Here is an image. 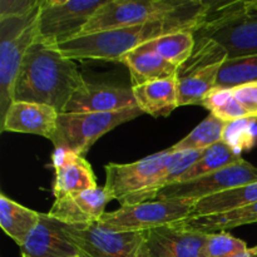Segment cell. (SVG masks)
<instances>
[{"label":"cell","mask_w":257,"mask_h":257,"mask_svg":"<svg viewBox=\"0 0 257 257\" xmlns=\"http://www.w3.org/2000/svg\"><path fill=\"white\" fill-rule=\"evenodd\" d=\"M257 222V202L237 210L228 212L217 213V215L197 216L188 217L187 220L181 221L186 228L193 231H200L203 233H216L238 227V226L250 225Z\"/></svg>","instance_id":"24"},{"label":"cell","mask_w":257,"mask_h":257,"mask_svg":"<svg viewBox=\"0 0 257 257\" xmlns=\"http://www.w3.org/2000/svg\"><path fill=\"white\" fill-rule=\"evenodd\" d=\"M212 5V2L186 0L182 7L162 19L132 27L82 34L55 48L63 57L72 60L119 62L125 53L163 35L186 30L196 33Z\"/></svg>","instance_id":"1"},{"label":"cell","mask_w":257,"mask_h":257,"mask_svg":"<svg viewBox=\"0 0 257 257\" xmlns=\"http://www.w3.org/2000/svg\"><path fill=\"white\" fill-rule=\"evenodd\" d=\"M107 0H40L37 42L57 47L82 35Z\"/></svg>","instance_id":"7"},{"label":"cell","mask_w":257,"mask_h":257,"mask_svg":"<svg viewBox=\"0 0 257 257\" xmlns=\"http://www.w3.org/2000/svg\"><path fill=\"white\" fill-rule=\"evenodd\" d=\"M110 201L104 186L75 195L57 198L48 216L67 225H90L99 222Z\"/></svg>","instance_id":"15"},{"label":"cell","mask_w":257,"mask_h":257,"mask_svg":"<svg viewBox=\"0 0 257 257\" xmlns=\"http://www.w3.org/2000/svg\"><path fill=\"white\" fill-rule=\"evenodd\" d=\"M242 160L243 158L241 157L240 153H237L230 146L226 145L223 141H221L203 151L201 157L178 178L177 182H187V181L196 180V178L210 175V173L222 170L231 165H235Z\"/></svg>","instance_id":"25"},{"label":"cell","mask_w":257,"mask_h":257,"mask_svg":"<svg viewBox=\"0 0 257 257\" xmlns=\"http://www.w3.org/2000/svg\"><path fill=\"white\" fill-rule=\"evenodd\" d=\"M257 118L247 117L227 123L222 141L240 153L253 147L257 138Z\"/></svg>","instance_id":"30"},{"label":"cell","mask_w":257,"mask_h":257,"mask_svg":"<svg viewBox=\"0 0 257 257\" xmlns=\"http://www.w3.org/2000/svg\"><path fill=\"white\" fill-rule=\"evenodd\" d=\"M251 7L257 13V0H251Z\"/></svg>","instance_id":"35"},{"label":"cell","mask_w":257,"mask_h":257,"mask_svg":"<svg viewBox=\"0 0 257 257\" xmlns=\"http://www.w3.org/2000/svg\"><path fill=\"white\" fill-rule=\"evenodd\" d=\"M202 152L203 151H178V152L172 151L167 161V165L163 168L162 172L157 176L155 182L146 190L125 197L124 200L119 202L120 206L155 201L158 192L165 187H167V186L177 182L178 178L201 157Z\"/></svg>","instance_id":"21"},{"label":"cell","mask_w":257,"mask_h":257,"mask_svg":"<svg viewBox=\"0 0 257 257\" xmlns=\"http://www.w3.org/2000/svg\"><path fill=\"white\" fill-rule=\"evenodd\" d=\"M59 113L50 105L33 102H13L2 120L3 132L28 133L52 140Z\"/></svg>","instance_id":"17"},{"label":"cell","mask_w":257,"mask_h":257,"mask_svg":"<svg viewBox=\"0 0 257 257\" xmlns=\"http://www.w3.org/2000/svg\"><path fill=\"white\" fill-rule=\"evenodd\" d=\"M59 225L78 247L80 257H140L145 240V232L109 230L99 222L67 225L59 221Z\"/></svg>","instance_id":"10"},{"label":"cell","mask_w":257,"mask_h":257,"mask_svg":"<svg viewBox=\"0 0 257 257\" xmlns=\"http://www.w3.org/2000/svg\"><path fill=\"white\" fill-rule=\"evenodd\" d=\"M55 181L53 195L57 198L97 188V178L87 160L64 150H55Z\"/></svg>","instance_id":"18"},{"label":"cell","mask_w":257,"mask_h":257,"mask_svg":"<svg viewBox=\"0 0 257 257\" xmlns=\"http://www.w3.org/2000/svg\"><path fill=\"white\" fill-rule=\"evenodd\" d=\"M195 37L215 40L227 50L228 59L257 54V13L251 2L213 3Z\"/></svg>","instance_id":"3"},{"label":"cell","mask_w":257,"mask_h":257,"mask_svg":"<svg viewBox=\"0 0 257 257\" xmlns=\"http://www.w3.org/2000/svg\"><path fill=\"white\" fill-rule=\"evenodd\" d=\"M207 235L181 222L145 231L140 257H202Z\"/></svg>","instance_id":"13"},{"label":"cell","mask_w":257,"mask_h":257,"mask_svg":"<svg viewBox=\"0 0 257 257\" xmlns=\"http://www.w3.org/2000/svg\"><path fill=\"white\" fill-rule=\"evenodd\" d=\"M141 114L143 112L138 107L109 113H59L57 131L50 141L55 150L84 157L102 136Z\"/></svg>","instance_id":"6"},{"label":"cell","mask_w":257,"mask_h":257,"mask_svg":"<svg viewBox=\"0 0 257 257\" xmlns=\"http://www.w3.org/2000/svg\"><path fill=\"white\" fill-rule=\"evenodd\" d=\"M22 257H80L77 246L65 235L59 221L40 213V221L20 246Z\"/></svg>","instance_id":"16"},{"label":"cell","mask_w":257,"mask_h":257,"mask_svg":"<svg viewBox=\"0 0 257 257\" xmlns=\"http://www.w3.org/2000/svg\"><path fill=\"white\" fill-rule=\"evenodd\" d=\"M240 257H257V255H255V253L252 252V250H251V248H248L247 252L243 253V255L240 256Z\"/></svg>","instance_id":"34"},{"label":"cell","mask_w":257,"mask_h":257,"mask_svg":"<svg viewBox=\"0 0 257 257\" xmlns=\"http://www.w3.org/2000/svg\"><path fill=\"white\" fill-rule=\"evenodd\" d=\"M186 0H107L90 18L82 34L143 24L175 13Z\"/></svg>","instance_id":"9"},{"label":"cell","mask_w":257,"mask_h":257,"mask_svg":"<svg viewBox=\"0 0 257 257\" xmlns=\"http://www.w3.org/2000/svg\"><path fill=\"white\" fill-rule=\"evenodd\" d=\"M40 0H0V19L25 17L39 8Z\"/></svg>","instance_id":"33"},{"label":"cell","mask_w":257,"mask_h":257,"mask_svg":"<svg viewBox=\"0 0 257 257\" xmlns=\"http://www.w3.org/2000/svg\"><path fill=\"white\" fill-rule=\"evenodd\" d=\"M232 92L248 117L257 118V82L236 85Z\"/></svg>","instance_id":"32"},{"label":"cell","mask_w":257,"mask_h":257,"mask_svg":"<svg viewBox=\"0 0 257 257\" xmlns=\"http://www.w3.org/2000/svg\"><path fill=\"white\" fill-rule=\"evenodd\" d=\"M202 107L207 108L211 114L218 119L227 123L248 117L240 103L236 100L232 88L215 87L205 97Z\"/></svg>","instance_id":"28"},{"label":"cell","mask_w":257,"mask_h":257,"mask_svg":"<svg viewBox=\"0 0 257 257\" xmlns=\"http://www.w3.org/2000/svg\"><path fill=\"white\" fill-rule=\"evenodd\" d=\"M193 206L195 202L187 200H155L125 205L105 212L99 223L109 230L145 232L187 220L192 216Z\"/></svg>","instance_id":"8"},{"label":"cell","mask_w":257,"mask_h":257,"mask_svg":"<svg viewBox=\"0 0 257 257\" xmlns=\"http://www.w3.org/2000/svg\"><path fill=\"white\" fill-rule=\"evenodd\" d=\"M171 148L151 155L132 163L105 165V185L110 200L120 202L125 197L150 187L162 172L170 158Z\"/></svg>","instance_id":"12"},{"label":"cell","mask_w":257,"mask_h":257,"mask_svg":"<svg viewBox=\"0 0 257 257\" xmlns=\"http://www.w3.org/2000/svg\"><path fill=\"white\" fill-rule=\"evenodd\" d=\"M257 202V182L231 188L196 201L191 217L217 215Z\"/></svg>","instance_id":"23"},{"label":"cell","mask_w":257,"mask_h":257,"mask_svg":"<svg viewBox=\"0 0 257 257\" xmlns=\"http://www.w3.org/2000/svg\"><path fill=\"white\" fill-rule=\"evenodd\" d=\"M227 59V50L217 42L196 38L191 57L177 68L178 104L202 105L206 95L216 87L221 68Z\"/></svg>","instance_id":"5"},{"label":"cell","mask_w":257,"mask_h":257,"mask_svg":"<svg viewBox=\"0 0 257 257\" xmlns=\"http://www.w3.org/2000/svg\"><path fill=\"white\" fill-rule=\"evenodd\" d=\"M85 83L74 60L63 57L55 47L35 42L15 80L13 102L40 103L63 113L72 95Z\"/></svg>","instance_id":"2"},{"label":"cell","mask_w":257,"mask_h":257,"mask_svg":"<svg viewBox=\"0 0 257 257\" xmlns=\"http://www.w3.org/2000/svg\"><path fill=\"white\" fill-rule=\"evenodd\" d=\"M251 250H252V252L255 253V255H257V245L255 246V247H252V248H251Z\"/></svg>","instance_id":"36"},{"label":"cell","mask_w":257,"mask_h":257,"mask_svg":"<svg viewBox=\"0 0 257 257\" xmlns=\"http://www.w3.org/2000/svg\"><path fill=\"white\" fill-rule=\"evenodd\" d=\"M119 62L130 69L132 87L152 80L172 78L177 74V67L163 59L150 42L125 53Z\"/></svg>","instance_id":"19"},{"label":"cell","mask_w":257,"mask_h":257,"mask_svg":"<svg viewBox=\"0 0 257 257\" xmlns=\"http://www.w3.org/2000/svg\"><path fill=\"white\" fill-rule=\"evenodd\" d=\"M38 14L0 19V118L4 119L13 103L15 80L28 50L37 42Z\"/></svg>","instance_id":"4"},{"label":"cell","mask_w":257,"mask_h":257,"mask_svg":"<svg viewBox=\"0 0 257 257\" xmlns=\"http://www.w3.org/2000/svg\"><path fill=\"white\" fill-rule=\"evenodd\" d=\"M257 182V167L247 161L231 165L187 182H176L158 192L156 200L200 201L208 196Z\"/></svg>","instance_id":"11"},{"label":"cell","mask_w":257,"mask_h":257,"mask_svg":"<svg viewBox=\"0 0 257 257\" xmlns=\"http://www.w3.org/2000/svg\"><path fill=\"white\" fill-rule=\"evenodd\" d=\"M227 122L218 119L213 114H208L197 127L191 131L185 138L171 147V150L178 151H205L211 146L221 142L223 138Z\"/></svg>","instance_id":"26"},{"label":"cell","mask_w":257,"mask_h":257,"mask_svg":"<svg viewBox=\"0 0 257 257\" xmlns=\"http://www.w3.org/2000/svg\"><path fill=\"white\" fill-rule=\"evenodd\" d=\"M132 90L137 107L152 117H167L180 107L176 77L143 83Z\"/></svg>","instance_id":"20"},{"label":"cell","mask_w":257,"mask_h":257,"mask_svg":"<svg viewBox=\"0 0 257 257\" xmlns=\"http://www.w3.org/2000/svg\"><path fill=\"white\" fill-rule=\"evenodd\" d=\"M247 250L245 241L223 231L208 233L202 257H240L247 252Z\"/></svg>","instance_id":"31"},{"label":"cell","mask_w":257,"mask_h":257,"mask_svg":"<svg viewBox=\"0 0 257 257\" xmlns=\"http://www.w3.org/2000/svg\"><path fill=\"white\" fill-rule=\"evenodd\" d=\"M150 43L163 59L178 68L192 54L196 45V38L195 33L186 30L163 35Z\"/></svg>","instance_id":"27"},{"label":"cell","mask_w":257,"mask_h":257,"mask_svg":"<svg viewBox=\"0 0 257 257\" xmlns=\"http://www.w3.org/2000/svg\"><path fill=\"white\" fill-rule=\"evenodd\" d=\"M252 82H257V54L226 60L220 70L216 87L232 88Z\"/></svg>","instance_id":"29"},{"label":"cell","mask_w":257,"mask_h":257,"mask_svg":"<svg viewBox=\"0 0 257 257\" xmlns=\"http://www.w3.org/2000/svg\"><path fill=\"white\" fill-rule=\"evenodd\" d=\"M137 107L132 88L87 82L68 102L63 113H109Z\"/></svg>","instance_id":"14"},{"label":"cell","mask_w":257,"mask_h":257,"mask_svg":"<svg viewBox=\"0 0 257 257\" xmlns=\"http://www.w3.org/2000/svg\"><path fill=\"white\" fill-rule=\"evenodd\" d=\"M39 221V212L19 205L4 193L0 195V226L19 247L25 242Z\"/></svg>","instance_id":"22"}]
</instances>
